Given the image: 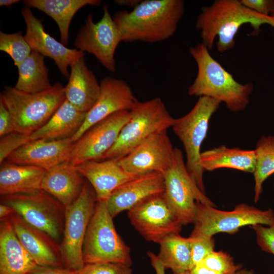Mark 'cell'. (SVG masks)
Here are the masks:
<instances>
[{"label":"cell","instance_id":"6da1fadb","mask_svg":"<svg viewBox=\"0 0 274 274\" xmlns=\"http://www.w3.org/2000/svg\"><path fill=\"white\" fill-rule=\"evenodd\" d=\"M184 8L182 0H145L131 11L116 12L112 17L122 42L154 43L174 35Z\"/></svg>","mask_w":274,"mask_h":274},{"label":"cell","instance_id":"7a4b0ae2","mask_svg":"<svg viewBox=\"0 0 274 274\" xmlns=\"http://www.w3.org/2000/svg\"><path fill=\"white\" fill-rule=\"evenodd\" d=\"M245 24H249L256 35L263 24L274 27V18L248 9L241 0H216L211 5L202 8L196 27L200 30L202 43L209 50L213 48L217 38L216 47L222 53L234 47L235 36Z\"/></svg>","mask_w":274,"mask_h":274},{"label":"cell","instance_id":"3957f363","mask_svg":"<svg viewBox=\"0 0 274 274\" xmlns=\"http://www.w3.org/2000/svg\"><path fill=\"white\" fill-rule=\"evenodd\" d=\"M197 66V75L189 86L190 96H207L224 102L232 112L246 109L253 90L251 83L238 82L232 74L211 55L202 43L189 48Z\"/></svg>","mask_w":274,"mask_h":274},{"label":"cell","instance_id":"277c9868","mask_svg":"<svg viewBox=\"0 0 274 274\" xmlns=\"http://www.w3.org/2000/svg\"><path fill=\"white\" fill-rule=\"evenodd\" d=\"M0 97L11 114L14 131L29 135L42 127L65 99L64 87L60 82L35 93L6 86Z\"/></svg>","mask_w":274,"mask_h":274},{"label":"cell","instance_id":"5b68a950","mask_svg":"<svg viewBox=\"0 0 274 274\" xmlns=\"http://www.w3.org/2000/svg\"><path fill=\"white\" fill-rule=\"evenodd\" d=\"M129 114L115 144L101 160L125 156L151 134L172 127L175 119L160 97L139 101Z\"/></svg>","mask_w":274,"mask_h":274},{"label":"cell","instance_id":"8992f818","mask_svg":"<svg viewBox=\"0 0 274 274\" xmlns=\"http://www.w3.org/2000/svg\"><path fill=\"white\" fill-rule=\"evenodd\" d=\"M221 103L209 97H199L193 108L187 114L175 119L172 127L184 148L188 172L203 192L204 170L201 164L200 148L207 136L209 122Z\"/></svg>","mask_w":274,"mask_h":274},{"label":"cell","instance_id":"52a82bcc","mask_svg":"<svg viewBox=\"0 0 274 274\" xmlns=\"http://www.w3.org/2000/svg\"><path fill=\"white\" fill-rule=\"evenodd\" d=\"M106 201H96L84 238L85 264L115 262L131 266L130 248L117 233Z\"/></svg>","mask_w":274,"mask_h":274},{"label":"cell","instance_id":"ba28073f","mask_svg":"<svg viewBox=\"0 0 274 274\" xmlns=\"http://www.w3.org/2000/svg\"><path fill=\"white\" fill-rule=\"evenodd\" d=\"M96 202L92 187L85 182L79 197L65 208L63 238L59 247L63 267L79 271L84 266L83 244Z\"/></svg>","mask_w":274,"mask_h":274},{"label":"cell","instance_id":"9c48e42d","mask_svg":"<svg viewBox=\"0 0 274 274\" xmlns=\"http://www.w3.org/2000/svg\"><path fill=\"white\" fill-rule=\"evenodd\" d=\"M163 175L164 196L183 225L194 223L196 202L215 206L189 175L179 149L175 148L172 164Z\"/></svg>","mask_w":274,"mask_h":274},{"label":"cell","instance_id":"30bf717a","mask_svg":"<svg viewBox=\"0 0 274 274\" xmlns=\"http://www.w3.org/2000/svg\"><path fill=\"white\" fill-rule=\"evenodd\" d=\"M273 219L272 210H261L246 203L238 204L231 211H225L217 209L215 206L196 202L192 232L212 236L220 232L233 234L246 226L269 225Z\"/></svg>","mask_w":274,"mask_h":274},{"label":"cell","instance_id":"8fae6325","mask_svg":"<svg viewBox=\"0 0 274 274\" xmlns=\"http://www.w3.org/2000/svg\"><path fill=\"white\" fill-rule=\"evenodd\" d=\"M1 203L12 208L25 222L54 240L63 233L65 208L43 190L33 194L2 196Z\"/></svg>","mask_w":274,"mask_h":274},{"label":"cell","instance_id":"7c38bea8","mask_svg":"<svg viewBox=\"0 0 274 274\" xmlns=\"http://www.w3.org/2000/svg\"><path fill=\"white\" fill-rule=\"evenodd\" d=\"M131 224L147 241L159 244L166 236L178 234L183 224L163 193L148 197L128 210Z\"/></svg>","mask_w":274,"mask_h":274},{"label":"cell","instance_id":"4fadbf2b","mask_svg":"<svg viewBox=\"0 0 274 274\" xmlns=\"http://www.w3.org/2000/svg\"><path fill=\"white\" fill-rule=\"evenodd\" d=\"M103 10V16L97 22L93 21L92 14L87 16L74 44L77 50L93 55L107 70L113 73L116 69L115 52L122 41L107 5Z\"/></svg>","mask_w":274,"mask_h":274},{"label":"cell","instance_id":"5bb4252c","mask_svg":"<svg viewBox=\"0 0 274 274\" xmlns=\"http://www.w3.org/2000/svg\"><path fill=\"white\" fill-rule=\"evenodd\" d=\"M129 117V111L118 112L89 128L74 142L69 162L77 166L89 160H101Z\"/></svg>","mask_w":274,"mask_h":274},{"label":"cell","instance_id":"9a60e30c","mask_svg":"<svg viewBox=\"0 0 274 274\" xmlns=\"http://www.w3.org/2000/svg\"><path fill=\"white\" fill-rule=\"evenodd\" d=\"M174 151L167 130L161 131L151 134L118 162L124 170L135 175L163 174L171 166Z\"/></svg>","mask_w":274,"mask_h":274},{"label":"cell","instance_id":"2e32d148","mask_svg":"<svg viewBox=\"0 0 274 274\" xmlns=\"http://www.w3.org/2000/svg\"><path fill=\"white\" fill-rule=\"evenodd\" d=\"M98 98L86 113L79 131L72 138L75 142L89 128L118 112L131 111L139 102L129 85L122 79L107 77L100 82Z\"/></svg>","mask_w":274,"mask_h":274},{"label":"cell","instance_id":"e0dca14e","mask_svg":"<svg viewBox=\"0 0 274 274\" xmlns=\"http://www.w3.org/2000/svg\"><path fill=\"white\" fill-rule=\"evenodd\" d=\"M26 24L25 39L32 51L53 59L62 76L68 78V67L85 56L77 49L67 48L45 30L42 20L37 18L30 8L21 11Z\"/></svg>","mask_w":274,"mask_h":274},{"label":"cell","instance_id":"ac0fdd59","mask_svg":"<svg viewBox=\"0 0 274 274\" xmlns=\"http://www.w3.org/2000/svg\"><path fill=\"white\" fill-rule=\"evenodd\" d=\"M73 144L71 138L57 141L31 140L12 153L6 161L35 166L47 171L69 162Z\"/></svg>","mask_w":274,"mask_h":274},{"label":"cell","instance_id":"d6986e66","mask_svg":"<svg viewBox=\"0 0 274 274\" xmlns=\"http://www.w3.org/2000/svg\"><path fill=\"white\" fill-rule=\"evenodd\" d=\"M164 191L163 174L150 173L139 176L118 187L112 193L106 204L114 218L123 211L129 210L145 199Z\"/></svg>","mask_w":274,"mask_h":274},{"label":"cell","instance_id":"ffe728a7","mask_svg":"<svg viewBox=\"0 0 274 274\" xmlns=\"http://www.w3.org/2000/svg\"><path fill=\"white\" fill-rule=\"evenodd\" d=\"M76 166L92 187L98 201H106L116 189L139 176L124 170L117 159L89 160Z\"/></svg>","mask_w":274,"mask_h":274},{"label":"cell","instance_id":"44dd1931","mask_svg":"<svg viewBox=\"0 0 274 274\" xmlns=\"http://www.w3.org/2000/svg\"><path fill=\"white\" fill-rule=\"evenodd\" d=\"M19 240L38 265L63 267L60 248L45 232L14 213L8 216Z\"/></svg>","mask_w":274,"mask_h":274},{"label":"cell","instance_id":"7402d4cb","mask_svg":"<svg viewBox=\"0 0 274 274\" xmlns=\"http://www.w3.org/2000/svg\"><path fill=\"white\" fill-rule=\"evenodd\" d=\"M70 67L68 82L64 87L65 99L79 111L87 113L98 98L100 83L87 66L84 56Z\"/></svg>","mask_w":274,"mask_h":274},{"label":"cell","instance_id":"603a6c76","mask_svg":"<svg viewBox=\"0 0 274 274\" xmlns=\"http://www.w3.org/2000/svg\"><path fill=\"white\" fill-rule=\"evenodd\" d=\"M83 178L76 166L65 162L46 171L41 189L66 208L80 196L85 183Z\"/></svg>","mask_w":274,"mask_h":274},{"label":"cell","instance_id":"cb8c5ba5","mask_svg":"<svg viewBox=\"0 0 274 274\" xmlns=\"http://www.w3.org/2000/svg\"><path fill=\"white\" fill-rule=\"evenodd\" d=\"M38 265L24 248L9 218L0 223V274H27Z\"/></svg>","mask_w":274,"mask_h":274},{"label":"cell","instance_id":"d4e9b609","mask_svg":"<svg viewBox=\"0 0 274 274\" xmlns=\"http://www.w3.org/2000/svg\"><path fill=\"white\" fill-rule=\"evenodd\" d=\"M46 172L41 168L5 161L0 168V194H33L41 189Z\"/></svg>","mask_w":274,"mask_h":274},{"label":"cell","instance_id":"484cf974","mask_svg":"<svg viewBox=\"0 0 274 274\" xmlns=\"http://www.w3.org/2000/svg\"><path fill=\"white\" fill-rule=\"evenodd\" d=\"M86 115L65 99L50 119L30 135V139L49 141L72 139L81 127Z\"/></svg>","mask_w":274,"mask_h":274},{"label":"cell","instance_id":"4316f807","mask_svg":"<svg viewBox=\"0 0 274 274\" xmlns=\"http://www.w3.org/2000/svg\"><path fill=\"white\" fill-rule=\"evenodd\" d=\"M200 161L204 170L209 172L228 168L253 174L256 166L254 150L228 148L225 146L201 152Z\"/></svg>","mask_w":274,"mask_h":274},{"label":"cell","instance_id":"83f0119b","mask_svg":"<svg viewBox=\"0 0 274 274\" xmlns=\"http://www.w3.org/2000/svg\"><path fill=\"white\" fill-rule=\"evenodd\" d=\"M25 7L37 9L51 17L57 23L60 35V42L67 45L69 28L76 13L87 6H98L99 0H24Z\"/></svg>","mask_w":274,"mask_h":274},{"label":"cell","instance_id":"f1b7e54d","mask_svg":"<svg viewBox=\"0 0 274 274\" xmlns=\"http://www.w3.org/2000/svg\"><path fill=\"white\" fill-rule=\"evenodd\" d=\"M18 77L15 87L20 91L35 93L51 88L45 56L32 51L29 56L18 66Z\"/></svg>","mask_w":274,"mask_h":274},{"label":"cell","instance_id":"f546056e","mask_svg":"<svg viewBox=\"0 0 274 274\" xmlns=\"http://www.w3.org/2000/svg\"><path fill=\"white\" fill-rule=\"evenodd\" d=\"M160 244L157 255L165 268L173 273L190 271L192 268L191 243L189 237L179 234H170L165 237Z\"/></svg>","mask_w":274,"mask_h":274},{"label":"cell","instance_id":"4dcf8cb0","mask_svg":"<svg viewBox=\"0 0 274 274\" xmlns=\"http://www.w3.org/2000/svg\"><path fill=\"white\" fill-rule=\"evenodd\" d=\"M256 166L254 179V201L257 203L263 191L266 179L274 174V135H263L257 143L254 149Z\"/></svg>","mask_w":274,"mask_h":274},{"label":"cell","instance_id":"1f68e13d","mask_svg":"<svg viewBox=\"0 0 274 274\" xmlns=\"http://www.w3.org/2000/svg\"><path fill=\"white\" fill-rule=\"evenodd\" d=\"M0 50L5 52L18 66L31 54L32 49L21 31L7 33L0 31Z\"/></svg>","mask_w":274,"mask_h":274},{"label":"cell","instance_id":"d6a6232c","mask_svg":"<svg viewBox=\"0 0 274 274\" xmlns=\"http://www.w3.org/2000/svg\"><path fill=\"white\" fill-rule=\"evenodd\" d=\"M199 264L222 274H235L242 268V265L235 264L232 257L222 251H213Z\"/></svg>","mask_w":274,"mask_h":274},{"label":"cell","instance_id":"836d02e7","mask_svg":"<svg viewBox=\"0 0 274 274\" xmlns=\"http://www.w3.org/2000/svg\"><path fill=\"white\" fill-rule=\"evenodd\" d=\"M189 237L191 243L193 268L200 264L214 251L215 243L212 236L203 234L192 232Z\"/></svg>","mask_w":274,"mask_h":274},{"label":"cell","instance_id":"e575fe53","mask_svg":"<svg viewBox=\"0 0 274 274\" xmlns=\"http://www.w3.org/2000/svg\"><path fill=\"white\" fill-rule=\"evenodd\" d=\"M0 141V163L14 151L31 141L29 135L14 131L2 137Z\"/></svg>","mask_w":274,"mask_h":274},{"label":"cell","instance_id":"d590c367","mask_svg":"<svg viewBox=\"0 0 274 274\" xmlns=\"http://www.w3.org/2000/svg\"><path fill=\"white\" fill-rule=\"evenodd\" d=\"M78 274H132L130 266L120 263L85 264Z\"/></svg>","mask_w":274,"mask_h":274},{"label":"cell","instance_id":"8d00e7d4","mask_svg":"<svg viewBox=\"0 0 274 274\" xmlns=\"http://www.w3.org/2000/svg\"><path fill=\"white\" fill-rule=\"evenodd\" d=\"M256 224L251 226L257 243L261 250L274 255V219L269 225Z\"/></svg>","mask_w":274,"mask_h":274},{"label":"cell","instance_id":"74e56055","mask_svg":"<svg viewBox=\"0 0 274 274\" xmlns=\"http://www.w3.org/2000/svg\"><path fill=\"white\" fill-rule=\"evenodd\" d=\"M248 9L260 14L270 16L274 11V0H241Z\"/></svg>","mask_w":274,"mask_h":274},{"label":"cell","instance_id":"f35d334b","mask_svg":"<svg viewBox=\"0 0 274 274\" xmlns=\"http://www.w3.org/2000/svg\"><path fill=\"white\" fill-rule=\"evenodd\" d=\"M14 131L11 114L0 97V136L2 137Z\"/></svg>","mask_w":274,"mask_h":274},{"label":"cell","instance_id":"ab89813d","mask_svg":"<svg viewBox=\"0 0 274 274\" xmlns=\"http://www.w3.org/2000/svg\"><path fill=\"white\" fill-rule=\"evenodd\" d=\"M27 274H78V271L63 267L37 265Z\"/></svg>","mask_w":274,"mask_h":274},{"label":"cell","instance_id":"60d3db41","mask_svg":"<svg viewBox=\"0 0 274 274\" xmlns=\"http://www.w3.org/2000/svg\"><path fill=\"white\" fill-rule=\"evenodd\" d=\"M189 271L191 274H222L210 270L200 264L194 266ZM235 274H254V271L251 269H248L247 268H242Z\"/></svg>","mask_w":274,"mask_h":274},{"label":"cell","instance_id":"b9f144b4","mask_svg":"<svg viewBox=\"0 0 274 274\" xmlns=\"http://www.w3.org/2000/svg\"><path fill=\"white\" fill-rule=\"evenodd\" d=\"M142 1L140 0H116L114 2L117 5L123 6L128 7L133 9L136 6H138Z\"/></svg>","mask_w":274,"mask_h":274},{"label":"cell","instance_id":"7bdbcfd3","mask_svg":"<svg viewBox=\"0 0 274 274\" xmlns=\"http://www.w3.org/2000/svg\"><path fill=\"white\" fill-rule=\"evenodd\" d=\"M15 211L14 209L11 207L1 203L0 204V218L1 219L5 218L8 216H10L12 214L14 213Z\"/></svg>","mask_w":274,"mask_h":274},{"label":"cell","instance_id":"ee69618b","mask_svg":"<svg viewBox=\"0 0 274 274\" xmlns=\"http://www.w3.org/2000/svg\"><path fill=\"white\" fill-rule=\"evenodd\" d=\"M20 2L18 0H1L0 6L1 7H11L13 4L18 3Z\"/></svg>","mask_w":274,"mask_h":274},{"label":"cell","instance_id":"f6af8a7d","mask_svg":"<svg viewBox=\"0 0 274 274\" xmlns=\"http://www.w3.org/2000/svg\"><path fill=\"white\" fill-rule=\"evenodd\" d=\"M172 274H191L189 271H186V272H182V273H173Z\"/></svg>","mask_w":274,"mask_h":274},{"label":"cell","instance_id":"bcb514c9","mask_svg":"<svg viewBox=\"0 0 274 274\" xmlns=\"http://www.w3.org/2000/svg\"><path fill=\"white\" fill-rule=\"evenodd\" d=\"M270 16L274 18V11L271 14Z\"/></svg>","mask_w":274,"mask_h":274}]
</instances>
